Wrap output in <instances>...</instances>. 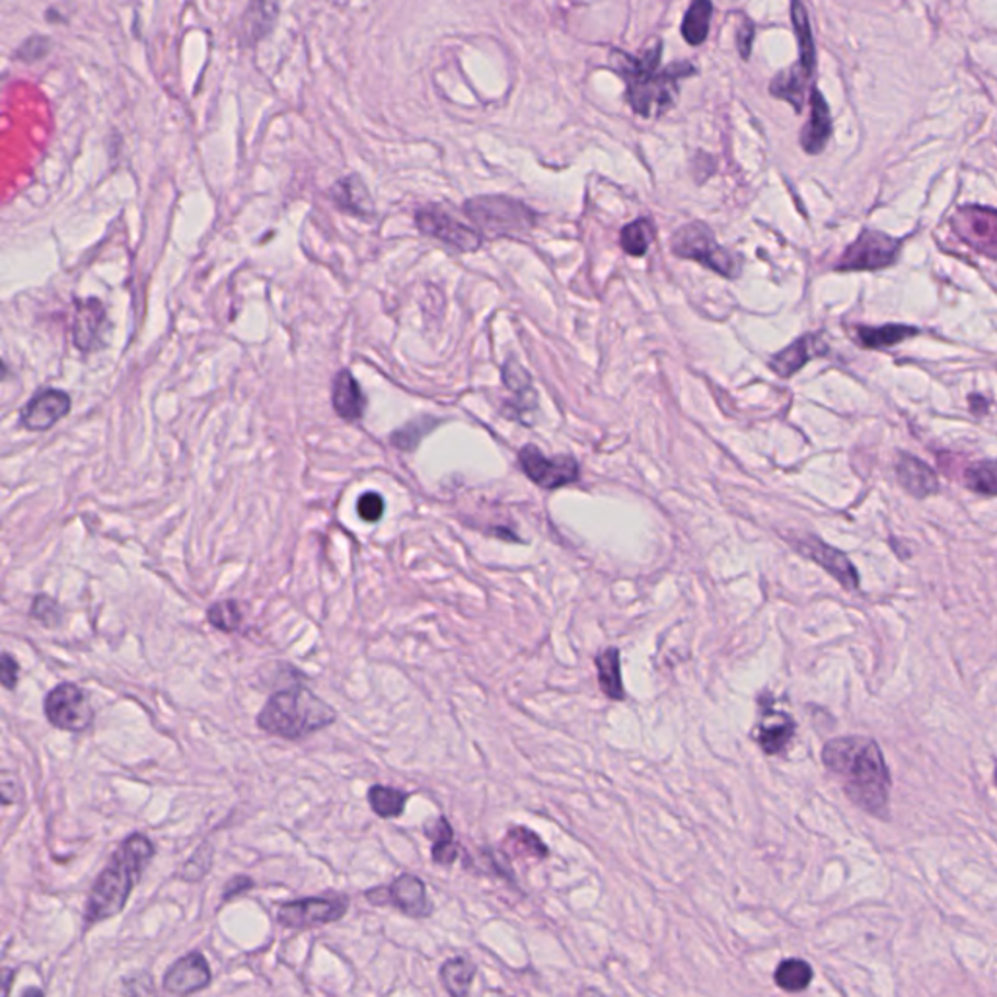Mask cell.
<instances>
[{
	"label": "cell",
	"instance_id": "1",
	"mask_svg": "<svg viewBox=\"0 0 997 997\" xmlns=\"http://www.w3.org/2000/svg\"><path fill=\"white\" fill-rule=\"evenodd\" d=\"M823 762L830 772L840 775L846 795L858 807L871 815H881L886 811L891 773L873 738H834L824 746Z\"/></svg>",
	"mask_w": 997,
	"mask_h": 997
},
{
	"label": "cell",
	"instance_id": "2",
	"mask_svg": "<svg viewBox=\"0 0 997 997\" xmlns=\"http://www.w3.org/2000/svg\"><path fill=\"white\" fill-rule=\"evenodd\" d=\"M662 44L653 42L635 57L624 52L612 53L614 70L624 79L627 102L637 115L655 117L667 113L678 98V82L690 79L698 70L690 63H675L659 69Z\"/></svg>",
	"mask_w": 997,
	"mask_h": 997
},
{
	"label": "cell",
	"instance_id": "3",
	"mask_svg": "<svg viewBox=\"0 0 997 997\" xmlns=\"http://www.w3.org/2000/svg\"><path fill=\"white\" fill-rule=\"evenodd\" d=\"M152 856L155 846L145 834H131L123 840L90 891L84 908L88 924L113 918L125 908L133 886L137 885Z\"/></svg>",
	"mask_w": 997,
	"mask_h": 997
},
{
	"label": "cell",
	"instance_id": "4",
	"mask_svg": "<svg viewBox=\"0 0 997 997\" xmlns=\"http://www.w3.org/2000/svg\"><path fill=\"white\" fill-rule=\"evenodd\" d=\"M336 710L304 686L271 695L258 715V727L275 737L298 740L336 723Z\"/></svg>",
	"mask_w": 997,
	"mask_h": 997
},
{
	"label": "cell",
	"instance_id": "5",
	"mask_svg": "<svg viewBox=\"0 0 997 997\" xmlns=\"http://www.w3.org/2000/svg\"><path fill=\"white\" fill-rule=\"evenodd\" d=\"M464 211L481 230L489 235L522 233L536 223V215L521 201L503 195H484L469 200Z\"/></svg>",
	"mask_w": 997,
	"mask_h": 997
},
{
	"label": "cell",
	"instance_id": "6",
	"mask_svg": "<svg viewBox=\"0 0 997 997\" xmlns=\"http://www.w3.org/2000/svg\"><path fill=\"white\" fill-rule=\"evenodd\" d=\"M670 248L678 258L698 261L723 277L737 275V260L725 248H721L713 236L712 228L703 223H690V225L682 226L672 236Z\"/></svg>",
	"mask_w": 997,
	"mask_h": 997
},
{
	"label": "cell",
	"instance_id": "7",
	"mask_svg": "<svg viewBox=\"0 0 997 997\" xmlns=\"http://www.w3.org/2000/svg\"><path fill=\"white\" fill-rule=\"evenodd\" d=\"M44 713L53 727L69 733H84L94 725V707L87 692L72 682L55 686L45 695Z\"/></svg>",
	"mask_w": 997,
	"mask_h": 997
},
{
	"label": "cell",
	"instance_id": "8",
	"mask_svg": "<svg viewBox=\"0 0 997 997\" xmlns=\"http://www.w3.org/2000/svg\"><path fill=\"white\" fill-rule=\"evenodd\" d=\"M348 910V896H314L283 904L277 921L286 929L320 928L343 918Z\"/></svg>",
	"mask_w": 997,
	"mask_h": 997
},
{
	"label": "cell",
	"instance_id": "9",
	"mask_svg": "<svg viewBox=\"0 0 997 997\" xmlns=\"http://www.w3.org/2000/svg\"><path fill=\"white\" fill-rule=\"evenodd\" d=\"M951 228L974 252L997 260V211L982 205H966L951 217Z\"/></svg>",
	"mask_w": 997,
	"mask_h": 997
},
{
	"label": "cell",
	"instance_id": "10",
	"mask_svg": "<svg viewBox=\"0 0 997 997\" xmlns=\"http://www.w3.org/2000/svg\"><path fill=\"white\" fill-rule=\"evenodd\" d=\"M364 898L374 906H394L409 918H429L433 904L427 896V886L419 876L404 873L390 886H378L364 893Z\"/></svg>",
	"mask_w": 997,
	"mask_h": 997
},
{
	"label": "cell",
	"instance_id": "11",
	"mask_svg": "<svg viewBox=\"0 0 997 997\" xmlns=\"http://www.w3.org/2000/svg\"><path fill=\"white\" fill-rule=\"evenodd\" d=\"M900 252V242L896 238L879 233L863 230L858 240L851 243L838 261V271H876L888 268Z\"/></svg>",
	"mask_w": 997,
	"mask_h": 997
},
{
	"label": "cell",
	"instance_id": "12",
	"mask_svg": "<svg viewBox=\"0 0 997 997\" xmlns=\"http://www.w3.org/2000/svg\"><path fill=\"white\" fill-rule=\"evenodd\" d=\"M524 474L542 489L554 491L557 487L569 486L579 477V464L571 456L546 458L534 444H526L519 454Z\"/></svg>",
	"mask_w": 997,
	"mask_h": 997
},
{
	"label": "cell",
	"instance_id": "13",
	"mask_svg": "<svg viewBox=\"0 0 997 997\" xmlns=\"http://www.w3.org/2000/svg\"><path fill=\"white\" fill-rule=\"evenodd\" d=\"M416 225L423 235L449 243L460 252H476L481 246V238L476 230L462 225L439 207H426L417 211Z\"/></svg>",
	"mask_w": 997,
	"mask_h": 997
},
{
	"label": "cell",
	"instance_id": "14",
	"mask_svg": "<svg viewBox=\"0 0 997 997\" xmlns=\"http://www.w3.org/2000/svg\"><path fill=\"white\" fill-rule=\"evenodd\" d=\"M211 984V968H208L207 959L203 954L190 953L175 961L162 981V988L166 994L172 996H190L195 992L207 988Z\"/></svg>",
	"mask_w": 997,
	"mask_h": 997
},
{
	"label": "cell",
	"instance_id": "15",
	"mask_svg": "<svg viewBox=\"0 0 997 997\" xmlns=\"http://www.w3.org/2000/svg\"><path fill=\"white\" fill-rule=\"evenodd\" d=\"M70 398L67 392L45 390L39 392L35 398L27 401L22 409V426L27 431H47L63 417L69 416Z\"/></svg>",
	"mask_w": 997,
	"mask_h": 997
},
{
	"label": "cell",
	"instance_id": "16",
	"mask_svg": "<svg viewBox=\"0 0 997 997\" xmlns=\"http://www.w3.org/2000/svg\"><path fill=\"white\" fill-rule=\"evenodd\" d=\"M797 550L801 554L807 555L815 564L820 565L823 569L830 573L843 589H859V575L856 571V567L848 559V555L841 554L838 550H834L832 546H828V544H824V542L813 539V536L797 542Z\"/></svg>",
	"mask_w": 997,
	"mask_h": 997
},
{
	"label": "cell",
	"instance_id": "17",
	"mask_svg": "<svg viewBox=\"0 0 997 997\" xmlns=\"http://www.w3.org/2000/svg\"><path fill=\"white\" fill-rule=\"evenodd\" d=\"M105 308L98 298L77 301L75 306V321H72V341L82 353H90L102 345V331H104Z\"/></svg>",
	"mask_w": 997,
	"mask_h": 997
},
{
	"label": "cell",
	"instance_id": "18",
	"mask_svg": "<svg viewBox=\"0 0 997 997\" xmlns=\"http://www.w3.org/2000/svg\"><path fill=\"white\" fill-rule=\"evenodd\" d=\"M832 135L830 110L818 88L811 90V120L801 131V147L807 155H820Z\"/></svg>",
	"mask_w": 997,
	"mask_h": 997
},
{
	"label": "cell",
	"instance_id": "19",
	"mask_svg": "<svg viewBox=\"0 0 997 997\" xmlns=\"http://www.w3.org/2000/svg\"><path fill=\"white\" fill-rule=\"evenodd\" d=\"M331 404L336 413L349 423L363 419L366 398L361 390V384L349 371H339L336 374L331 384Z\"/></svg>",
	"mask_w": 997,
	"mask_h": 997
},
{
	"label": "cell",
	"instance_id": "20",
	"mask_svg": "<svg viewBox=\"0 0 997 997\" xmlns=\"http://www.w3.org/2000/svg\"><path fill=\"white\" fill-rule=\"evenodd\" d=\"M795 728L797 725L788 713L770 710L762 713V720L756 725L752 737L766 755H780L781 750L790 745Z\"/></svg>",
	"mask_w": 997,
	"mask_h": 997
},
{
	"label": "cell",
	"instance_id": "21",
	"mask_svg": "<svg viewBox=\"0 0 997 997\" xmlns=\"http://www.w3.org/2000/svg\"><path fill=\"white\" fill-rule=\"evenodd\" d=\"M824 351L826 348L823 345V339L815 333H808L773 356L770 366H772L773 373L780 374L783 378H790L801 371L813 356L823 355Z\"/></svg>",
	"mask_w": 997,
	"mask_h": 997
},
{
	"label": "cell",
	"instance_id": "22",
	"mask_svg": "<svg viewBox=\"0 0 997 997\" xmlns=\"http://www.w3.org/2000/svg\"><path fill=\"white\" fill-rule=\"evenodd\" d=\"M896 474L904 489L914 497H928L939 489L936 472L926 462L914 458L910 454H903L896 462Z\"/></svg>",
	"mask_w": 997,
	"mask_h": 997
},
{
	"label": "cell",
	"instance_id": "23",
	"mask_svg": "<svg viewBox=\"0 0 997 997\" xmlns=\"http://www.w3.org/2000/svg\"><path fill=\"white\" fill-rule=\"evenodd\" d=\"M330 197L341 211L356 215V217H369L373 215V201L366 191L361 178L349 175L339 180L330 191Z\"/></svg>",
	"mask_w": 997,
	"mask_h": 997
},
{
	"label": "cell",
	"instance_id": "24",
	"mask_svg": "<svg viewBox=\"0 0 997 997\" xmlns=\"http://www.w3.org/2000/svg\"><path fill=\"white\" fill-rule=\"evenodd\" d=\"M811 79L813 77L797 63V65H793L790 69L781 70L773 77L772 82H770V94L773 98L790 102L795 107V112L801 113L803 112V105H805V95H807L808 80Z\"/></svg>",
	"mask_w": 997,
	"mask_h": 997
},
{
	"label": "cell",
	"instance_id": "25",
	"mask_svg": "<svg viewBox=\"0 0 997 997\" xmlns=\"http://www.w3.org/2000/svg\"><path fill=\"white\" fill-rule=\"evenodd\" d=\"M597 665V675H599V686L602 694L622 702L625 698L624 682H622V662H620V650L616 647H608L597 655L594 659Z\"/></svg>",
	"mask_w": 997,
	"mask_h": 997
},
{
	"label": "cell",
	"instance_id": "26",
	"mask_svg": "<svg viewBox=\"0 0 997 997\" xmlns=\"http://www.w3.org/2000/svg\"><path fill=\"white\" fill-rule=\"evenodd\" d=\"M791 22L795 27L798 44V65L813 77L816 67L815 37L808 22L807 9L803 0H791Z\"/></svg>",
	"mask_w": 997,
	"mask_h": 997
},
{
	"label": "cell",
	"instance_id": "27",
	"mask_svg": "<svg viewBox=\"0 0 997 997\" xmlns=\"http://www.w3.org/2000/svg\"><path fill=\"white\" fill-rule=\"evenodd\" d=\"M426 836L433 841L431 856L437 865H452L458 859V843L454 841V830L444 816L427 826Z\"/></svg>",
	"mask_w": 997,
	"mask_h": 997
},
{
	"label": "cell",
	"instance_id": "28",
	"mask_svg": "<svg viewBox=\"0 0 997 997\" xmlns=\"http://www.w3.org/2000/svg\"><path fill=\"white\" fill-rule=\"evenodd\" d=\"M712 0H694L682 20V35L690 45H702L712 26Z\"/></svg>",
	"mask_w": 997,
	"mask_h": 997
},
{
	"label": "cell",
	"instance_id": "29",
	"mask_svg": "<svg viewBox=\"0 0 997 997\" xmlns=\"http://www.w3.org/2000/svg\"><path fill=\"white\" fill-rule=\"evenodd\" d=\"M503 848L514 858L546 859L550 856L546 843L526 826L511 828L505 836Z\"/></svg>",
	"mask_w": 997,
	"mask_h": 997
},
{
	"label": "cell",
	"instance_id": "30",
	"mask_svg": "<svg viewBox=\"0 0 997 997\" xmlns=\"http://www.w3.org/2000/svg\"><path fill=\"white\" fill-rule=\"evenodd\" d=\"M279 0H252L246 12L243 34L250 42H258L270 32L277 20Z\"/></svg>",
	"mask_w": 997,
	"mask_h": 997
},
{
	"label": "cell",
	"instance_id": "31",
	"mask_svg": "<svg viewBox=\"0 0 997 997\" xmlns=\"http://www.w3.org/2000/svg\"><path fill=\"white\" fill-rule=\"evenodd\" d=\"M916 333H918L916 328L903 326V324H891V326H883V328H868V326H859L858 328L859 343L863 348L869 349L893 348V345L900 343L904 339L914 338Z\"/></svg>",
	"mask_w": 997,
	"mask_h": 997
},
{
	"label": "cell",
	"instance_id": "32",
	"mask_svg": "<svg viewBox=\"0 0 997 997\" xmlns=\"http://www.w3.org/2000/svg\"><path fill=\"white\" fill-rule=\"evenodd\" d=\"M813 976H815V972H813L807 961L788 959L775 968L773 981L778 984V988L783 989V992L798 994V992H803V989H807L811 986Z\"/></svg>",
	"mask_w": 997,
	"mask_h": 997
},
{
	"label": "cell",
	"instance_id": "33",
	"mask_svg": "<svg viewBox=\"0 0 997 997\" xmlns=\"http://www.w3.org/2000/svg\"><path fill=\"white\" fill-rule=\"evenodd\" d=\"M474 976H476V966L462 956L449 959L441 966V982H443L444 989L454 997L468 996Z\"/></svg>",
	"mask_w": 997,
	"mask_h": 997
},
{
	"label": "cell",
	"instance_id": "34",
	"mask_svg": "<svg viewBox=\"0 0 997 997\" xmlns=\"http://www.w3.org/2000/svg\"><path fill=\"white\" fill-rule=\"evenodd\" d=\"M369 805L374 811V815L381 818H398L404 815L406 805H408L409 795L406 791L388 788V785H373L369 790Z\"/></svg>",
	"mask_w": 997,
	"mask_h": 997
},
{
	"label": "cell",
	"instance_id": "35",
	"mask_svg": "<svg viewBox=\"0 0 997 997\" xmlns=\"http://www.w3.org/2000/svg\"><path fill=\"white\" fill-rule=\"evenodd\" d=\"M653 238H655V228L649 218H637L634 223L624 226V230L620 235V243L625 253H630L634 258H642L649 250Z\"/></svg>",
	"mask_w": 997,
	"mask_h": 997
},
{
	"label": "cell",
	"instance_id": "36",
	"mask_svg": "<svg viewBox=\"0 0 997 997\" xmlns=\"http://www.w3.org/2000/svg\"><path fill=\"white\" fill-rule=\"evenodd\" d=\"M207 620L208 624L213 625L218 632L233 634L236 630H240V625H242V607L236 600H223V602H217V604L208 608Z\"/></svg>",
	"mask_w": 997,
	"mask_h": 997
},
{
	"label": "cell",
	"instance_id": "37",
	"mask_svg": "<svg viewBox=\"0 0 997 997\" xmlns=\"http://www.w3.org/2000/svg\"><path fill=\"white\" fill-rule=\"evenodd\" d=\"M964 484L976 494L997 495V460L971 464L964 472Z\"/></svg>",
	"mask_w": 997,
	"mask_h": 997
},
{
	"label": "cell",
	"instance_id": "38",
	"mask_svg": "<svg viewBox=\"0 0 997 997\" xmlns=\"http://www.w3.org/2000/svg\"><path fill=\"white\" fill-rule=\"evenodd\" d=\"M433 426V419H427V417L417 419L413 423L401 427L399 431L392 434V443H394V446L401 449V451H413L417 444L421 443V439L431 431V427Z\"/></svg>",
	"mask_w": 997,
	"mask_h": 997
},
{
	"label": "cell",
	"instance_id": "39",
	"mask_svg": "<svg viewBox=\"0 0 997 997\" xmlns=\"http://www.w3.org/2000/svg\"><path fill=\"white\" fill-rule=\"evenodd\" d=\"M30 616L37 620V622H42V625H45V627H57V625L61 624V608H59V604H57L52 597L37 594L34 602H32Z\"/></svg>",
	"mask_w": 997,
	"mask_h": 997
},
{
	"label": "cell",
	"instance_id": "40",
	"mask_svg": "<svg viewBox=\"0 0 997 997\" xmlns=\"http://www.w3.org/2000/svg\"><path fill=\"white\" fill-rule=\"evenodd\" d=\"M49 52H52V39L45 35H34L20 45L16 57L20 61L35 63L44 59Z\"/></svg>",
	"mask_w": 997,
	"mask_h": 997
},
{
	"label": "cell",
	"instance_id": "41",
	"mask_svg": "<svg viewBox=\"0 0 997 997\" xmlns=\"http://www.w3.org/2000/svg\"><path fill=\"white\" fill-rule=\"evenodd\" d=\"M207 853H203V846H201L200 851L193 856V858L183 865L182 871H180V876L183 881H190V883H195L200 881L201 876L207 875L208 868H211V848H205Z\"/></svg>",
	"mask_w": 997,
	"mask_h": 997
},
{
	"label": "cell",
	"instance_id": "42",
	"mask_svg": "<svg viewBox=\"0 0 997 997\" xmlns=\"http://www.w3.org/2000/svg\"><path fill=\"white\" fill-rule=\"evenodd\" d=\"M356 512L364 522H378L384 514V499L374 491L361 495V499L356 503Z\"/></svg>",
	"mask_w": 997,
	"mask_h": 997
},
{
	"label": "cell",
	"instance_id": "43",
	"mask_svg": "<svg viewBox=\"0 0 997 997\" xmlns=\"http://www.w3.org/2000/svg\"><path fill=\"white\" fill-rule=\"evenodd\" d=\"M505 384L514 392L526 390L530 386L529 374L519 364H505Z\"/></svg>",
	"mask_w": 997,
	"mask_h": 997
},
{
	"label": "cell",
	"instance_id": "44",
	"mask_svg": "<svg viewBox=\"0 0 997 997\" xmlns=\"http://www.w3.org/2000/svg\"><path fill=\"white\" fill-rule=\"evenodd\" d=\"M253 885H256V883H253V879H250V876H235L233 881H228V883H226L225 894H223V903H228L230 898H236V896H240L242 893L252 891Z\"/></svg>",
	"mask_w": 997,
	"mask_h": 997
},
{
	"label": "cell",
	"instance_id": "45",
	"mask_svg": "<svg viewBox=\"0 0 997 997\" xmlns=\"http://www.w3.org/2000/svg\"><path fill=\"white\" fill-rule=\"evenodd\" d=\"M20 678V665L16 659H12L9 653L2 655V684L7 690H14Z\"/></svg>",
	"mask_w": 997,
	"mask_h": 997
},
{
	"label": "cell",
	"instance_id": "46",
	"mask_svg": "<svg viewBox=\"0 0 997 997\" xmlns=\"http://www.w3.org/2000/svg\"><path fill=\"white\" fill-rule=\"evenodd\" d=\"M755 34V24H752V22L746 18L745 26L740 27L737 34L738 53L743 55V59H748V57H750V49H752Z\"/></svg>",
	"mask_w": 997,
	"mask_h": 997
},
{
	"label": "cell",
	"instance_id": "47",
	"mask_svg": "<svg viewBox=\"0 0 997 997\" xmlns=\"http://www.w3.org/2000/svg\"><path fill=\"white\" fill-rule=\"evenodd\" d=\"M971 406L972 409H974V413L981 416V413L986 411V406H988V404H986V399L982 398V396H972Z\"/></svg>",
	"mask_w": 997,
	"mask_h": 997
},
{
	"label": "cell",
	"instance_id": "48",
	"mask_svg": "<svg viewBox=\"0 0 997 997\" xmlns=\"http://www.w3.org/2000/svg\"><path fill=\"white\" fill-rule=\"evenodd\" d=\"M12 974H16V972L4 968V994H9L10 976H12Z\"/></svg>",
	"mask_w": 997,
	"mask_h": 997
},
{
	"label": "cell",
	"instance_id": "49",
	"mask_svg": "<svg viewBox=\"0 0 997 997\" xmlns=\"http://www.w3.org/2000/svg\"><path fill=\"white\" fill-rule=\"evenodd\" d=\"M996 781H997V768H996Z\"/></svg>",
	"mask_w": 997,
	"mask_h": 997
}]
</instances>
